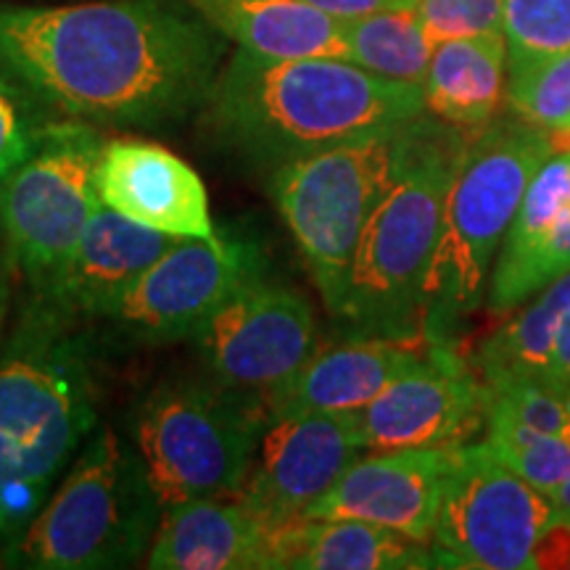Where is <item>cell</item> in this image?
<instances>
[{
    "label": "cell",
    "mask_w": 570,
    "mask_h": 570,
    "mask_svg": "<svg viewBox=\"0 0 570 570\" xmlns=\"http://www.w3.org/2000/svg\"><path fill=\"white\" fill-rule=\"evenodd\" d=\"M227 42L185 0L0 3V85L71 122L169 130L204 109Z\"/></svg>",
    "instance_id": "1"
},
{
    "label": "cell",
    "mask_w": 570,
    "mask_h": 570,
    "mask_svg": "<svg viewBox=\"0 0 570 570\" xmlns=\"http://www.w3.org/2000/svg\"><path fill=\"white\" fill-rule=\"evenodd\" d=\"M425 111L423 85L344 59H267L238 48L198 117L219 151L275 173L327 148L402 130Z\"/></svg>",
    "instance_id": "2"
},
{
    "label": "cell",
    "mask_w": 570,
    "mask_h": 570,
    "mask_svg": "<svg viewBox=\"0 0 570 570\" xmlns=\"http://www.w3.org/2000/svg\"><path fill=\"white\" fill-rule=\"evenodd\" d=\"M82 323L32 296L0 346V558L19 544L96 431Z\"/></svg>",
    "instance_id": "3"
},
{
    "label": "cell",
    "mask_w": 570,
    "mask_h": 570,
    "mask_svg": "<svg viewBox=\"0 0 570 570\" xmlns=\"http://www.w3.org/2000/svg\"><path fill=\"white\" fill-rule=\"evenodd\" d=\"M560 148V132L520 117L470 132L423 285L425 341L458 344L462 323L487 302L491 269L533 175Z\"/></svg>",
    "instance_id": "4"
},
{
    "label": "cell",
    "mask_w": 570,
    "mask_h": 570,
    "mask_svg": "<svg viewBox=\"0 0 570 570\" xmlns=\"http://www.w3.org/2000/svg\"><path fill=\"white\" fill-rule=\"evenodd\" d=\"M470 132L428 111L412 125L407 159L362 233L336 315L352 336L423 338L425 275Z\"/></svg>",
    "instance_id": "5"
},
{
    "label": "cell",
    "mask_w": 570,
    "mask_h": 570,
    "mask_svg": "<svg viewBox=\"0 0 570 570\" xmlns=\"http://www.w3.org/2000/svg\"><path fill=\"white\" fill-rule=\"evenodd\" d=\"M164 504L138 449L92 431L6 562L35 570L130 568L151 550Z\"/></svg>",
    "instance_id": "6"
},
{
    "label": "cell",
    "mask_w": 570,
    "mask_h": 570,
    "mask_svg": "<svg viewBox=\"0 0 570 570\" xmlns=\"http://www.w3.org/2000/svg\"><path fill=\"white\" fill-rule=\"evenodd\" d=\"M269 420L262 399L206 377H173L135 412L132 439L164 504L240 494Z\"/></svg>",
    "instance_id": "7"
},
{
    "label": "cell",
    "mask_w": 570,
    "mask_h": 570,
    "mask_svg": "<svg viewBox=\"0 0 570 570\" xmlns=\"http://www.w3.org/2000/svg\"><path fill=\"white\" fill-rule=\"evenodd\" d=\"M417 122V119H415ZM327 148L269 173V196L333 317L344 306L362 233L407 159L412 125Z\"/></svg>",
    "instance_id": "8"
},
{
    "label": "cell",
    "mask_w": 570,
    "mask_h": 570,
    "mask_svg": "<svg viewBox=\"0 0 570 570\" xmlns=\"http://www.w3.org/2000/svg\"><path fill=\"white\" fill-rule=\"evenodd\" d=\"M101 154L98 127L51 119L38 127L30 156L0 183V230L11 267L32 294L51 283L101 206Z\"/></svg>",
    "instance_id": "9"
},
{
    "label": "cell",
    "mask_w": 570,
    "mask_h": 570,
    "mask_svg": "<svg viewBox=\"0 0 570 570\" xmlns=\"http://www.w3.org/2000/svg\"><path fill=\"white\" fill-rule=\"evenodd\" d=\"M554 523L552 497L515 473L489 441H468L452 449L431 552L436 568L531 570Z\"/></svg>",
    "instance_id": "10"
},
{
    "label": "cell",
    "mask_w": 570,
    "mask_h": 570,
    "mask_svg": "<svg viewBox=\"0 0 570 570\" xmlns=\"http://www.w3.org/2000/svg\"><path fill=\"white\" fill-rule=\"evenodd\" d=\"M265 275L256 244L223 233L214 238H177L106 315L132 344L161 346L194 336L225 302Z\"/></svg>",
    "instance_id": "11"
},
{
    "label": "cell",
    "mask_w": 570,
    "mask_h": 570,
    "mask_svg": "<svg viewBox=\"0 0 570 570\" xmlns=\"http://www.w3.org/2000/svg\"><path fill=\"white\" fill-rule=\"evenodd\" d=\"M206 375L267 404L320 348L315 306L298 288L256 277L194 336Z\"/></svg>",
    "instance_id": "12"
},
{
    "label": "cell",
    "mask_w": 570,
    "mask_h": 570,
    "mask_svg": "<svg viewBox=\"0 0 570 570\" xmlns=\"http://www.w3.org/2000/svg\"><path fill=\"white\" fill-rule=\"evenodd\" d=\"M491 389L462 360L458 344L425 341L423 356L399 375L360 417L367 452L389 449H454L487 431Z\"/></svg>",
    "instance_id": "13"
},
{
    "label": "cell",
    "mask_w": 570,
    "mask_h": 570,
    "mask_svg": "<svg viewBox=\"0 0 570 570\" xmlns=\"http://www.w3.org/2000/svg\"><path fill=\"white\" fill-rule=\"evenodd\" d=\"M365 452L356 415L269 417L252 473L235 497L273 523L304 518Z\"/></svg>",
    "instance_id": "14"
},
{
    "label": "cell",
    "mask_w": 570,
    "mask_h": 570,
    "mask_svg": "<svg viewBox=\"0 0 570 570\" xmlns=\"http://www.w3.org/2000/svg\"><path fill=\"white\" fill-rule=\"evenodd\" d=\"M452 449H389L362 454L304 518H346L431 544Z\"/></svg>",
    "instance_id": "15"
},
{
    "label": "cell",
    "mask_w": 570,
    "mask_h": 570,
    "mask_svg": "<svg viewBox=\"0 0 570 570\" xmlns=\"http://www.w3.org/2000/svg\"><path fill=\"white\" fill-rule=\"evenodd\" d=\"M98 196L132 223L175 238H214L209 194L194 167L180 156L140 138L104 142Z\"/></svg>",
    "instance_id": "16"
},
{
    "label": "cell",
    "mask_w": 570,
    "mask_h": 570,
    "mask_svg": "<svg viewBox=\"0 0 570 570\" xmlns=\"http://www.w3.org/2000/svg\"><path fill=\"white\" fill-rule=\"evenodd\" d=\"M570 273V148L539 167L518 206L489 277L487 306L518 309Z\"/></svg>",
    "instance_id": "17"
},
{
    "label": "cell",
    "mask_w": 570,
    "mask_h": 570,
    "mask_svg": "<svg viewBox=\"0 0 570 570\" xmlns=\"http://www.w3.org/2000/svg\"><path fill=\"white\" fill-rule=\"evenodd\" d=\"M175 240V235L132 223L101 202L75 252L51 283L32 296L82 325L106 320L119 298Z\"/></svg>",
    "instance_id": "18"
},
{
    "label": "cell",
    "mask_w": 570,
    "mask_h": 570,
    "mask_svg": "<svg viewBox=\"0 0 570 570\" xmlns=\"http://www.w3.org/2000/svg\"><path fill=\"white\" fill-rule=\"evenodd\" d=\"M273 523L240 497L194 499L161 515L146 568L154 570H277Z\"/></svg>",
    "instance_id": "19"
},
{
    "label": "cell",
    "mask_w": 570,
    "mask_h": 570,
    "mask_svg": "<svg viewBox=\"0 0 570 570\" xmlns=\"http://www.w3.org/2000/svg\"><path fill=\"white\" fill-rule=\"evenodd\" d=\"M425 338L348 336L341 344L317 348L294 381L267 399L269 417L356 415L423 356Z\"/></svg>",
    "instance_id": "20"
},
{
    "label": "cell",
    "mask_w": 570,
    "mask_h": 570,
    "mask_svg": "<svg viewBox=\"0 0 570 570\" xmlns=\"http://www.w3.org/2000/svg\"><path fill=\"white\" fill-rule=\"evenodd\" d=\"M475 370L489 389L539 386L570 399V273L483 341Z\"/></svg>",
    "instance_id": "21"
},
{
    "label": "cell",
    "mask_w": 570,
    "mask_h": 570,
    "mask_svg": "<svg viewBox=\"0 0 570 570\" xmlns=\"http://www.w3.org/2000/svg\"><path fill=\"white\" fill-rule=\"evenodd\" d=\"M240 51L267 59H344V19L306 0H185Z\"/></svg>",
    "instance_id": "22"
},
{
    "label": "cell",
    "mask_w": 570,
    "mask_h": 570,
    "mask_svg": "<svg viewBox=\"0 0 570 570\" xmlns=\"http://www.w3.org/2000/svg\"><path fill=\"white\" fill-rule=\"evenodd\" d=\"M436 568L431 544L346 518H294L277 533V570Z\"/></svg>",
    "instance_id": "23"
},
{
    "label": "cell",
    "mask_w": 570,
    "mask_h": 570,
    "mask_svg": "<svg viewBox=\"0 0 570 570\" xmlns=\"http://www.w3.org/2000/svg\"><path fill=\"white\" fill-rule=\"evenodd\" d=\"M508 77L504 32L444 40L428 63L425 109L460 130H481L497 119L508 96Z\"/></svg>",
    "instance_id": "24"
},
{
    "label": "cell",
    "mask_w": 570,
    "mask_h": 570,
    "mask_svg": "<svg viewBox=\"0 0 570 570\" xmlns=\"http://www.w3.org/2000/svg\"><path fill=\"white\" fill-rule=\"evenodd\" d=\"M344 35L348 61L389 80L425 82L436 42L431 40L415 9H391L346 19Z\"/></svg>",
    "instance_id": "25"
},
{
    "label": "cell",
    "mask_w": 570,
    "mask_h": 570,
    "mask_svg": "<svg viewBox=\"0 0 570 570\" xmlns=\"http://www.w3.org/2000/svg\"><path fill=\"white\" fill-rule=\"evenodd\" d=\"M487 441L515 473L547 497H554V491L570 479V439L560 433L539 431L489 410Z\"/></svg>",
    "instance_id": "26"
},
{
    "label": "cell",
    "mask_w": 570,
    "mask_h": 570,
    "mask_svg": "<svg viewBox=\"0 0 570 570\" xmlns=\"http://www.w3.org/2000/svg\"><path fill=\"white\" fill-rule=\"evenodd\" d=\"M508 71L570 51V0H502Z\"/></svg>",
    "instance_id": "27"
},
{
    "label": "cell",
    "mask_w": 570,
    "mask_h": 570,
    "mask_svg": "<svg viewBox=\"0 0 570 570\" xmlns=\"http://www.w3.org/2000/svg\"><path fill=\"white\" fill-rule=\"evenodd\" d=\"M508 104L523 122L552 132L570 130V51L512 69Z\"/></svg>",
    "instance_id": "28"
},
{
    "label": "cell",
    "mask_w": 570,
    "mask_h": 570,
    "mask_svg": "<svg viewBox=\"0 0 570 570\" xmlns=\"http://www.w3.org/2000/svg\"><path fill=\"white\" fill-rule=\"evenodd\" d=\"M415 11L431 40L502 32V0H417Z\"/></svg>",
    "instance_id": "29"
},
{
    "label": "cell",
    "mask_w": 570,
    "mask_h": 570,
    "mask_svg": "<svg viewBox=\"0 0 570 570\" xmlns=\"http://www.w3.org/2000/svg\"><path fill=\"white\" fill-rule=\"evenodd\" d=\"M38 127L24 117L19 98L0 85V183L30 156Z\"/></svg>",
    "instance_id": "30"
},
{
    "label": "cell",
    "mask_w": 570,
    "mask_h": 570,
    "mask_svg": "<svg viewBox=\"0 0 570 570\" xmlns=\"http://www.w3.org/2000/svg\"><path fill=\"white\" fill-rule=\"evenodd\" d=\"M315 9L331 13L336 19H360L377 11L391 9H415L417 0H306Z\"/></svg>",
    "instance_id": "31"
},
{
    "label": "cell",
    "mask_w": 570,
    "mask_h": 570,
    "mask_svg": "<svg viewBox=\"0 0 570 570\" xmlns=\"http://www.w3.org/2000/svg\"><path fill=\"white\" fill-rule=\"evenodd\" d=\"M552 502H554V510H558V520L570 529V479L554 491Z\"/></svg>",
    "instance_id": "32"
},
{
    "label": "cell",
    "mask_w": 570,
    "mask_h": 570,
    "mask_svg": "<svg viewBox=\"0 0 570 570\" xmlns=\"http://www.w3.org/2000/svg\"><path fill=\"white\" fill-rule=\"evenodd\" d=\"M3 323H6V285L0 277V346H3Z\"/></svg>",
    "instance_id": "33"
},
{
    "label": "cell",
    "mask_w": 570,
    "mask_h": 570,
    "mask_svg": "<svg viewBox=\"0 0 570 570\" xmlns=\"http://www.w3.org/2000/svg\"><path fill=\"white\" fill-rule=\"evenodd\" d=\"M562 135V138H566L568 140V148H570V130H566V132H560Z\"/></svg>",
    "instance_id": "34"
}]
</instances>
